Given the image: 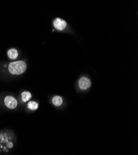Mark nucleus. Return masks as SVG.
<instances>
[{
	"instance_id": "1",
	"label": "nucleus",
	"mask_w": 138,
	"mask_h": 155,
	"mask_svg": "<svg viewBox=\"0 0 138 155\" xmlns=\"http://www.w3.org/2000/svg\"><path fill=\"white\" fill-rule=\"evenodd\" d=\"M8 69L9 72L12 74H21L26 71L27 69V64L24 61H14L9 64Z\"/></svg>"
},
{
	"instance_id": "2",
	"label": "nucleus",
	"mask_w": 138,
	"mask_h": 155,
	"mask_svg": "<svg viewBox=\"0 0 138 155\" xmlns=\"http://www.w3.org/2000/svg\"><path fill=\"white\" fill-rule=\"evenodd\" d=\"M5 104L8 108L14 109L18 106V101L13 96H8L5 98Z\"/></svg>"
},
{
	"instance_id": "3",
	"label": "nucleus",
	"mask_w": 138,
	"mask_h": 155,
	"mask_svg": "<svg viewBox=\"0 0 138 155\" xmlns=\"http://www.w3.org/2000/svg\"><path fill=\"white\" fill-rule=\"evenodd\" d=\"M78 85L81 90H87L91 87V81L87 77L83 76L79 80Z\"/></svg>"
},
{
	"instance_id": "4",
	"label": "nucleus",
	"mask_w": 138,
	"mask_h": 155,
	"mask_svg": "<svg viewBox=\"0 0 138 155\" xmlns=\"http://www.w3.org/2000/svg\"><path fill=\"white\" fill-rule=\"evenodd\" d=\"M53 25L56 29L63 31L66 28V22L61 18H56L53 21Z\"/></svg>"
},
{
	"instance_id": "5",
	"label": "nucleus",
	"mask_w": 138,
	"mask_h": 155,
	"mask_svg": "<svg viewBox=\"0 0 138 155\" xmlns=\"http://www.w3.org/2000/svg\"><path fill=\"white\" fill-rule=\"evenodd\" d=\"M8 55L10 59L15 60L18 57V51L15 48H11L8 51Z\"/></svg>"
},
{
	"instance_id": "6",
	"label": "nucleus",
	"mask_w": 138,
	"mask_h": 155,
	"mask_svg": "<svg viewBox=\"0 0 138 155\" xmlns=\"http://www.w3.org/2000/svg\"><path fill=\"white\" fill-rule=\"evenodd\" d=\"M52 102L54 106L56 107H59L62 105L63 102V98L59 96H55L52 99Z\"/></svg>"
},
{
	"instance_id": "7",
	"label": "nucleus",
	"mask_w": 138,
	"mask_h": 155,
	"mask_svg": "<svg viewBox=\"0 0 138 155\" xmlns=\"http://www.w3.org/2000/svg\"><path fill=\"white\" fill-rule=\"evenodd\" d=\"M32 97V94L29 91H24L21 94V99L22 102H26L27 101H29Z\"/></svg>"
},
{
	"instance_id": "8",
	"label": "nucleus",
	"mask_w": 138,
	"mask_h": 155,
	"mask_svg": "<svg viewBox=\"0 0 138 155\" xmlns=\"http://www.w3.org/2000/svg\"><path fill=\"white\" fill-rule=\"evenodd\" d=\"M27 107L31 110H35L39 108V104L35 101H29L27 104Z\"/></svg>"
}]
</instances>
